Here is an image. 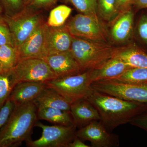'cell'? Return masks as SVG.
Segmentation results:
<instances>
[{"instance_id": "cell-1", "label": "cell", "mask_w": 147, "mask_h": 147, "mask_svg": "<svg viewBox=\"0 0 147 147\" xmlns=\"http://www.w3.org/2000/svg\"><path fill=\"white\" fill-rule=\"evenodd\" d=\"M86 99L96 108L100 121L110 132L120 125L129 123L146 104L124 100L94 89Z\"/></svg>"}, {"instance_id": "cell-2", "label": "cell", "mask_w": 147, "mask_h": 147, "mask_svg": "<svg viewBox=\"0 0 147 147\" xmlns=\"http://www.w3.org/2000/svg\"><path fill=\"white\" fill-rule=\"evenodd\" d=\"M37 107L33 102L15 106L0 130V147H16L31 139L37 120Z\"/></svg>"}, {"instance_id": "cell-3", "label": "cell", "mask_w": 147, "mask_h": 147, "mask_svg": "<svg viewBox=\"0 0 147 147\" xmlns=\"http://www.w3.org/2000/svg\"><path fill=\"white\" fill-rule=\"evenodd\" d=\"M70 51L82 72L100 67L113 57L115 50L101 42L72 36Z\"/></svg>"}, {"instance_id": "cell-4", "label": "cell", "mask_w": 147, "mask_h": 147, "mask_svg": "<svg viewBox=\"0 0 147 147\" xmlns=\"http://www.w3.org/2000/svg\"><path fill=\"white\" fill-rule=\"evenodd\" d=\"M92 70L57 78L45 83L47 88L53 89L71 103L82 99H86L93 89L90 75Z\"/></svg>"}, {"instance_id": "cell-5", "label": "cell", "mask_w": 147, "mask_h": 147, "mask_svg": "<svg viewBox=\"0 0 147 147\" xmlns=\"http://www.w3.org/2000/svg\"><path fill=\"white\" fill-rule=\"evenodd\" d=\"M14 86L26 82L46 83L57 77L44 60L28 58L18 61L10 70Z\"/></svg>"}, {"instance_id": "cell-6", "label": "cell", "mask_w": 147, "mask_h": 147, "mask_svg": "<svg viewBox=\"0 0 147 147\" xmlns=\"http://www.w3.org/2000/svg\"><path fill=\"white\" fill-rule=\"evenodd\" d=\"M97 91L124 100L147 103V84H127L111 79L96 81L92 83Z\"/></svg>"}, {"instance_id": "cell-7", "label": "cell", "mask_w": 147, "mask_h": 147, "mask_svg": "<svg viewBox=\"0 0 147 147\" xmlns=\"http://www.w3.org/2000/svg\"><path fill=\"white\" fill-rule=\"evenodd\" d=\"M35 126L42 130L41 137L33 141H27V145L30 147H68L76 137V127L74 125H45L38 123Z\"/></svg>"}, {"instance_id": "cell-8", "label": "cell", "mask_w": 147, "mask_h": 147, "mask_svg": "<svg viewBox=\"0 0 147 147\" xmlns=\"http://www.w3.org/2000/svg\"><path fill=\"white\" fill-rule=\"evenodd\" d=\"M28 11L26 6L22 13L14 17H9L4 15L16 49L23 44L42 22L39 14L30 13Z\"/></svg>"}, {"instance_id": "cell-9", "label": "cell", "mask_w": 147, "mask_h": 147, "mask_svg": "<svg viewBox=\"0 0 147 147\" xmlns=\"http://www.w3.org/2000/svg\"><path fill=\"white\" fill-rule=\"evenodd\" d=\"M65 26L72 36L99 42L105 39V30L98 18L90 15L77 14Z\"/></svg>"}, {"instance_id": "cell-10", "label": "cell", "mask_w": 147, "mask_h": 147, "mask_svg": "<svg viewBox=\"0 0 147 147\" xmlns=\"http://www.w3.org/2000/svg\"><path fill=\"white\" fill-rule=\"evenodd\" d=\"M76 137L89 141L93 147L119 146L118 136L108 131L100 121H94L76 131Z\"/></svg>"}, {"instance_id": "cell-11", "label": "cell", "mask_w": 147, "mask_h": 147, "mask_svg": "<svg viewBox=\"0 0 147 147\" xmlns=\"http://www.w3.org/2000/svg\"><path fill=\"white\" fill-rule=\"evenodd\" d=\"M72 36L66 26H49L46 24L42 59L49 55L65 53L71 48Z\"/></svg>"}, {"instance_id": "cell-12", "label": "cell", "mask_w": 147, "mask_h": 147, "mask_svg": "<svg viewBox=\"0 0 147 147\" xmlns=\"http://www.w3.org/2000/svg\"><path fill=\"white\" fill-rule=\"evenodd\" d=\"M43 60L50 66L57 78H63L82 72L79 64L70 50L49 55Z\"/></svg>"}, {"instance_id": "cell-13", "label": "cell", "mask_w": 147, "mask_h": 147, "mask_svg": "<svg viewBox=\"0 0 147 147\" xmlns=\"http://www.w3.org/2000/svg\"><path fill=\"white\" fill-rule=\"evenodd\" d=\"M46 26V24L41 22L23 44L17 48L18 61L28 58L42 59Z\"/></svg>"}, {"instance_id": "cell-14", "label": "cell", "mask_w": 147, "mask_h": 147, "mask_svg": "<svg viewBox=\"0 0 147 147\" xmlns=\"http://www.w3.org/2000/svg\"><path fill=\"white\" fill-rule=\"evenodd\" d=\"M45 83L26 82L18 83L13 88L8 99L15 106L33 102L46 88Z\"/></svg>"}, {"instance_id": "cell-15", "label": "cell", "mask_w": 147, "mask_h": 147, "mask_svg": "<svg viewBox=\"0 0 147 147\" xmlns=\"http://www.w3.org/2000/svg\"><path fill=\"white\" fill-rule=\"evenodd\" d=\"M70 113L74 125L79 128L94 121H100L98 111L86 99H82L71 103Z\"/></svg>"}, {"instance_id": "cell-16", "label": "cell", "mask_w": 147, "mask_h": 147, "mask_svg": "<svg viewBox=\"0 0 147 147\" xmlns=\"http://www.w3.org/2000/svg\"><path fill=\"white\" fill-rule=\"evenodd\" d=\"M130 68L131 67L121 60L112 57L100 67L91 70V80L92 83L100 80L114 79Z\"/></svg>"}, {"instance_id": "cell-17", "label": "cell", "mask_w": 147, "mask_h": 147, "mask_svg": "<svg viewBox=\"0 0 147 147\" xmlns=\"http://www.w3.org/2000/svg\"><path fill=\"white\" fill-rule=\"evenodd\" d=\"M113 57L119 59L130 67L147 68V53L137 45L115 50Z\"/></svg>"}, {"instance_id": "cell-18", "label": "cell", "mask_w": 147, "mask_h": 147, "mask_svg": "<svg viewBox=\"0 0 147 147\" xmlns=\"http://www.w3.org/2000/svg\"><path fill=\"white\" fill-rule=\"evenodd\" d=\"M36 106L50 107L70 112L71 103L56 90L46 87L34 101Z\"/></svg>"}, {"instance_id": "cell-19", "label": "cell", "mask_w": 147, "mask_h": 147, "mask_svg": "<svg viewBox=\"0 0 147 147\" xmlns=\"http://www.w3.org/2000/svg\"><path fill=\"white\" fill-rule=\"evenodd\" d=\"M134 11L131 8L125 11L113 26L111 34L117 42H122L130 37L134 29Z\"/></svg>"}, {"instance_id": "cell-20", "label": "cell", "mask_w": 147, "mask_h": 147, "mask_svg": "<svg viewBox=\"0 0 147 147\" xmlns=\"http://www.w3.org/2000/svg\"><path fill=\"white\" fill-rule=\"evenodd\" d=\"M37 107L38 119L47 121L51 123L59 125H74L70 112L45 106Z\"/></svg>"}, {"instance_id": "cell-21", "label": "cell", "mask_w": 147, "mask_h": 147, "mask_svg": "<svg viewBox=\"0 0 147 147\" xmlns=\"http://www.w3.org/2000/svg\"><path fill=\"white\" fill-rule=\"evenodd\" d=\"M111 80L127 84H147V68L131 67Z\"/></svg>"}, {"instance_id": "cell-22", "label": "cell", "mask_w": 147, "mask_h": 147, "mask_svg": "<svg viewBox=\"0 0 147 147\" xmlns=\"http://www.w3.org/2000/svg\"><path fill=\"white\" fill-rule=\"evenodd\" d=\"M18 61V51L16 47L8 45L0 46V63L3 71H10Z\"/></svg>"}, {"instance_id": "cell-23", "label": "cell", "mask_w": 147, "mask_h": 147, "mask_svg": "<svg viewBox=\"0 0 147 147\" xmlns=\"http://www.w3.org/2000/svg\"><path fill=\"white\" fill-rule=\"evenodd\" d=\"M71 8L67 6H58L51 11L47 24L51 27L63 26L71 12Z\"/></svg>"}, {"instance_id": "cell-24", "label": "cell", "mask_w": 147, "mask_h": 147, "mask_svg": "<svg viewBox=\"0 0 147 147\" xmlns=\"http://www.w3.org/2000/svg\"><path fill=\"white\" fill-rule=\"evenodd\" d=\"M15 86L10 70L0 72V110Z\"/></svg>"}, {"instance_id": "cell-25", "label": "cell", "mask_w": 147, "mask_h": 147, "mask_svg": "<svg viewBox=\"0 0 147 147\" xmlns=\"http://www.w3.org/2000/svg\"><path fill=\"white\" fill-rule=\"evenodd\" d=\"M5 16L13 17L22 13L26 7L23 0H0Z\"/></svg>"}, {"instance_id": "cell-26", "label": "cell", "mask_w": 147, "mask_h": 147, "mask_svg": "<svg viewBox=\"0 0 147 147\" xmlns=\"http://www.w3.org/2000/svg\"><path fill=\"white\" fill-rule=\"evenodd\" d=\"M98 11L105 20H111L119 12L116 0H97Z\"/></svg>"}, {"instance_id": "cell-27", "label": "cell", "mask_w": 147, "mask_h": 147, "mask_svg": "<svg viewBox=\"0 0 147 147\" xmlns=\"http://www.w3.org/2000/svg\"><path fill=\"white\" fill-rule=\"evenodd\" d=\"M77 10L83 14L95 18L97 16V0H69Z\"/></svg>"}, {"instance_id": "cell-28", "label": "cell", "mask_w": 147, "mask_h": 147, "mask_svg": "<svg viewBox=\"0 0 147 147\" xmlns=\"http://www.w3.org/2000/svg\"><path fill=\"white\" fill-rule=\"evenodd\" d=\"M5 45L15 47L10 29L2 15L0 16V46Z\"/></svg>"}, {"instance_id": "cell-29", "label": "cell", "mask_w": 147, "mask_h": 147, "mask_svg": "<svg viewBox=\"0 0 147 147\" xmlns=\"http://www.w3.org/2000/svg\"><path fill=\"white\" fill-rule=\"evenodd\" d=\"M137 38L147 48V13H143L136 28Z\"/></svg>"}, {"instance_id": "cell-30", "label": "cell", "mask_w": 147, "mask_h": 147, "mask_svg": "<svg viewBox=\"0 0 147 147\" xmlns=\"http://www.w3.org/2000/svg\"><path fill=\"white\" fill-rule=\"evenodd\" d=\"M129 123L147 131V103L143 109L131 119Z\"/></svg>"}, {"instance_id": "cell-31", "label": "cell", "mask_w": 147, "mask_h": 147, "mask_svg": "<svg viewBox=\"0 0 147 147\" xmlns=\"http://www.w3.org/2000/svg\"><path fill=\"white\" fill-rule=\"evenodd\" d=\"M14 108V104L9 99H7L0 110V130L6 123Z\"/></svg>"}, {"instance_id": "cell-32", "label": "cell", "mask_w": 147, "mask_h": 147, "mask_svg": "<svg viewBox=\"0 0 147 147\" xmlns=\"http://www.w3.org/2000/svg\"><path fill=\"white\" fill-rule=\"evenodd\" d=\"M57 0H31L27 6L30 8L39 9L52 5Z\"/></svg>"}, {"instance_id": "cell-33", "label": "cell", "mask_w": 147, "mask_h": 147, "mask_svg": "<svg viewBox=\"0 0 147 147\" xmlns=\"http://www.w3.org/2000/svg\"><path fill=\"white\" fill-rule=\"evenodd\" d=\"M116 4L119 11L120 10H127L133 5L134 0H116Z\"/></svg>"}, {"instance_id": "cell-34", "label": "cell", "mask_w": 147, "mask_h": 147, "mask_svg": "<svg viewBox=\"0 0 147 147\" xmlns=\"http://www.w3.org/2000/svg\"><path fill=\"white\" fill-rule=\"evenodd\" d=\"M82 142V139L77 137H75L72 142L69 144L68 147H90Z\"/></svg>"}, {"instance_id": "cell-35", "label": "cell", "mask_w": 147, "mask_h": 147, "mask_svg": "<svg viewBox=\"0 0 147 147\" xmlns=\"http://www.w3.org/2000/svg\"><path fill=\"white\" fill-rule=\"evenodd\" d=\"M133 5L138 9H147V0H134Z\"/></svg>"}, {"instance_id": "cell-36", "label": "cell", "mask_w": 147, "mask_h": 147, "mask_svg": "<svg viewBox=\"0 0 147 147\" xmlns=\"http://www.w3.org/2000/svg\"><path fill=\"white\" fill-rule=\"evenodd\" d=\"M3 10L2 6L0 3V16L3 15Z\"/></svg>"}, {"instance_id": "cell-37", "label": "cell", "mask_w": 147, "mask_h": 147, "mask_svg": "<svg viewBox=\"0 0 147 147\" xmlns=\"http://www.w3.org/2000/svg\"><path fill=\"white\" fill-rule=\"evenodd\" d=\"M23 1H24V3L25 4V5L27 6L29 4L31 0H23Z\"/></svg>"}, {"instance_id": "cell-38", "label": "cell", "mask_w": 147, "mask_h": 147, "mask_svg": "<svg viewBox=\"0 0 147 147\" xmlns=\"http://www.w3.org/2000/svg\"><path fill=\"white\" fill-rule=\"evenodd\" d=\"M2 71H3L1 67V63H0V72H2Z\"/></svg>"}, {"instance_id": "cell-39", "label": "cell", "mask_w": 147, "mask_h": 147, "mask_svg": "<svg viewBox=\"0 0 147 147\" xmlns=\"http://www.w3.org/2000/svg\"></svg>"}]
</instances>
